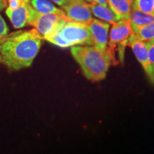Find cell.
Returning a JSON list of instances; mask_svg holds the SVG:
<instances>
[{"label":"cell","instance_id":"10","mask_svg":"<svg viewBox=\"0 0 154 154\" xmlns=\"http://www.w3.org/2000/svg\"><path fill=\"white\" fill-rule=\"evenodd\" d=\"M88 6L94 16L109 24H114L121 19L119 15L116 14L111 8L108 7V6L98 5L95 2H92Z\"/></svg>","mask_w":154,"mask_h":154},{"label":"cell","instance_id":"20","mask_svg":"<svg viewBox=\"0 0 154 154\" xmlns=\"http://www.w3.org/2000/svg\"><path fill=\"white\" fill-rule=\"evenodd\" d=\"M94 2L103 6H108V0H94Z\"/></svg>","mask_w":154,"mask_h":154},{"label":"cell","instance_id":"17","mask_svg":"<svg viewBox=\"0 0 154 154\" xmlns=\"http://www.w3.org/2000/svg\"><path fill=\"white\" fill-rule=\"evenodd\" d=\"M8 26L0 15V39L5 37L8 34Z\"/></svg>","mask_w":154,"mask_h":154},{"label":"cell","instance_id":"2","mask_svg":"<svg viewBox=\"0 0 154 154\" xmlns=\"http://www.w3.org/2000/svg\"><path fill=\"white\" fill-rule=\"evenodd\" d=\"M71 52L86 78L93 82L104 79L109 66L116 64L107 51L102 52L93 46H74Z\"/></svg>","mask_w":154,"mask_h":154},{"label":"cell","instance_id":"1","mask_svg":"<svg viewBox=\"0 0 154 154\" xmlns=\"http://www.w3.org/2000/svg\"><path fill=\"white\" fill-rule=\"evenodd\" d=\"M43 38L35 29L20 30L0 39V60L10 71L30 66L41 48Z\"/></svg>","mask_w":154,"mask_h":154},{"label":"cell","instance_id":"16","mask_svg":"<svg viewBox=\"0 0 154 154\" xmlns=\"http://www.w3.org/2000/svg\"><path fill=\"white\" fill-rule=\"evenodd\" d=\"M146 47L148 50V56L151 67L154 72V40L146 42Z\"/></svg>","mask_w":154,"mask_h":154},{"label":"cell","instance_id":"4","mask_svg":"<svg viewBox=\"0 0 154 154\" xmlns=\"http://www.w3.org/2000/svg\"><path fill=\"white\" fill-rule=\"evenodd\" d=\"M134 34L129 19H121L119 22L113 24L109 34V40L108 41L107 52L111 55L116 63V61L115 59V51L116 47L119 48L120 60L123 61L124 49L128 45V40Z\"/></svg>","mask_w":154,"mask_h":154},{"label":"cell","instance_id":"14","mask_svg":"<svg viewBox=\"0 0 154 154\" xmlns=\"http://www.w3.org/2000/svg\"><path fill=\"white\" fill-rule=\"evenodd\" d=\"M129 20L131 25L142 26L154 22V16L151 14H146L136 9H131Z\"/></svg>","mask_w":154,"mask_h":154},{"label":"cell","instance_id":"7","mask_svg":"<svg viewBox=\"0 0 154 154\" xmlns=\"http://www.w3.org/2000/svg\"><path fill=\"white\" fill-rule=\"evenodd\" d=\"M128 45L131 48L135 57L143 67L144 72H145L150 82L152 84H154V72L152 70L149 63L146 42L138 40V38H136L134 34H133L128 40Z\"/></svg>","mask_w":154,"mask_h":154},{"label":"cell","instance_id":"5","mask_svg":"<svg viewBox=\"0 0 154 154\" xmlns=\"http://www.w3.org/2000/svg\"><path fill=\"white\" fill-rule=\"evenodd\" d=\"M65 14H41L32 8L28 25L34 26L42 38L49 34Z\"/></svg>","mask_w":154,"mask_h":154},{"label":"cell","instance_id":"24","mask_svg":"<svg viewBox=\"0 0 154 154\" xmlns=\"http://www.w3.org/2000/svg\"><path fill=\"white\" fill-rule=\"evenodd\" d=\"M0 62H1V60H0Z\"/></svg>","mask_w":154,"mask_h":154},{"label":"cell","instance_id":"9","mask_svg":"<svg viewBox=\"0 0 154 154\" xmlns=\"http://www.w3.org/2000/svg\"><path fill=\"white\" fill-rule=\"evenodd\" d=\"M33 7L30 5V0H25L16 9L7 8L6 14L10 19L15 29H20L28 25L31 11Z\"/></svg>","mask_w":154,"mask_h":154},{"label":"cell","instance_id":"6","mask_svg":"<svg viewBox=\"0 0 154 154\" xmlns=\"http://www.w3.org/2000/svg\"><path fill=\"white\" fill-rule=\"evenodd\" d=\"M62 8L67 18L72 22L88 25L94 19L89 6L84 0H70Z\"/></svg>","mask_w":154,"mask_h":154},{"label":"cell","instance_id":"22","mask_svg":"<svg viewBox=\"0 0 154 154\" xmlns=\"http://www.w3.org/2000/svg\"><path fill=\"white\" fill-rule=\"evenodd\" d=\"M84 1H86V2H90V3L94 2V0H84Z\"/></svg>","mask_w":154,"mask_h":154},{"label":"cell","instance_id":"8","mask_svg":"<svg viewBox=\"0 0 154 154\" xmlns=\"http://www.w3.org/2000/svg\"><path fill=\"white\" fill-rule=\"evenodd\" d=\"M88 26L93 40V47L102 52H106L110 25L107 22L94 19Z\"/></svg>","mask_w":154,"mask_h":154},{"label":"cell","instance_id":"12","mask_svg":"<svg viewBox=\"0 0 154 154\" xmlns=\"http://www.w3.org/2000/svg\"><path fill=\"white\" fill-rule=\"evenodd\" d=\"M131 26L134 36L138 40L143 42L154 40V22L142 26L131 25Z\"/></svg>","mask_w":154,"mask_h":154},{"label":"cell","instance_id":"18","mask_svg":"<svg viewBox=\"0 0 154 154\" xmlns=\"http://www.w3.org/2000/svg\"><path fill=\"white\" fill-rule=\"evenodd\" d=\"M25 0H8L9 8L16 9L19 7Z\"/></svg>","mask_w":154,"mask_h":154},{"label":"cell","instance_id":"21","mask_svg":"<svg viewBox=\"0 0 154 154\" xmlns=\"http://www.w3.org/2000/svg\"><path fill=\"white\" fill-rule=\"evenodd\" d=\"M7 6V0H0V11L3 10Z\"/></svg>","mask_w":154,"mask_h":154},{"label":"cell","instance_id":"19","mask_svg":"<svg viewBox=\"0 0 154 154\" xmlns=\"http://www.w3.org/2000/svg\"><path fill=\"white\" fill-rule=\"evenodd\" d=\"M51 1L54 2H55L56 4H57L58 5L61 6V7H63V6L66 5L69 2V1L70 0H51Z\"/></svg>","mask_w":154,"mask_h":154},{"label":"cell","instance_id":"3","mask_svg":"<svg viewBox=\"0 0 154 154\" xmlns=\"http://www.w3.org/2000/svg\"><path fill=\"white\" fill-rule=\"evenodd\" d=\"M44 39L62 48L76 45L93 46V40L88 25L72 22L66 16L59 20L52 32Z\"/></svg>","mask_w":154,"mask_h":154},{"label":"cell","instance_id":"11","mask_svg":"<svg viewBox=\"0 0 154 154\" xmlns=\"http://www.w3.org/2000/svg\"><path fill=\"white\" fill-rule=\"evenodd\" d=\"M110 8L121 19H129L132 0H108Z\"/></svg>","mask_w":154,"mask_h":154},{"label":"cell","instance_id":"15","mask_svg":"<svg viewBox=\"0 0 154 154\" xmlns=\"http://www.w3.org/2000/svg\"><path fill=\"white\" fill-rule=\"evenodd\" d=\"M133 9L152 14L154 9V0H134Z\"/></svg>","mask_w":154,"mask_h":154},{"label":"cell","instance_id":"23","mask_svg":"<svg viewBox=\"0 0 154 154\" xmlns=\"http://www.w3.org/2000/svg\"><path fill=\"white\" fill-rule=\"evenodd\" d=\"M152 15H153V16H154V9H153V13H152Z\"/></svg>","mask_w":154,"mask_h":154},{"label":"cell","instance_id":"13","mask_svg":"<svg viewBox=\"0 0 154 154\" xmlns=\"http://www.w3.org/2000/svg\"><path fill=\"white\" fill-rule=\"evenodd\" d=\"M31 5L37 12L41 14H65L63 10L57 8L47 0H32Z\"/></svg>","mask_w":154,"mask_h":154}]
</instances>
